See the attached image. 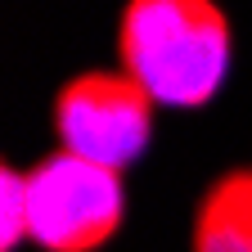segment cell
<instances>
[{"label": "cell", "instance_id": "obj_1", "mask_svg": "<svg viewBox=\"0 0 252 252\" xmlns=\"http://www.w3.org/2000/svg\"><path fill=\"white\" fill-rule=\"evenodd\" d=\"M234 32L216 0H131L117 18V63L162 108H207L230 77Z\"/></svg>", "mask_w": 252, "mask_h": 252}, {"label": "cell", "instance_id": "obj_2", "mask_svg": "<svg viewBox=\"0 0 252 252\" xmlns=\"http://www.w3.org/2000/svg\"><path fill=\"white\" fill-rule=\"evenodd\" d=\"M153 108L149 90L122 68H86L54 90L50 126L63 153L122 176L153 144Z\"/></svg>", "mask_w": 252, "mask_h": 252}, {"label": "cell", "instance_id": "obj_3", "mask_svg": "<svg viewBox=\"0 0 252 252\" xmlns=\"http://www.w3.org/2000/svg\"><path fill=\"white\" fill-rule=\"evenodd\" d=\"M27 234L41 252H99L126 220V185L117 171L77 153H45L23 171Z\"/></svg>", "mask_w": 252, "mask_h": 252}, {"label": "cell", "instance_id": "obj_4", "mask_svg": "<svg viewBox=\"0 0 252 252\" xmlns=\"http://www.w3.org/2000/svg\"><path fill=\"white\" fill-rule=\"evenodd\" d=\"M189 252H252V162L216 171L189 216Z\"/></svg>", "mask_w": 252, "mask_h": 252}, {"label": "cell", "instance_id": "obj_5", "mask_svg": "<svg viewBox=\"0 0 252 252\" xmlns=\"http://www.w3.org/2000/svg\"><path fill=\"white\" fill-rule=\"evenodd\" d=\"M0 185H5V216H0V230L5 234H0V248L18 252V243L32 239L27 234V180L14 162H5L0 167Z\"/></svg>", "mask_w": 252, "mask_h": 252}]
</instances>
